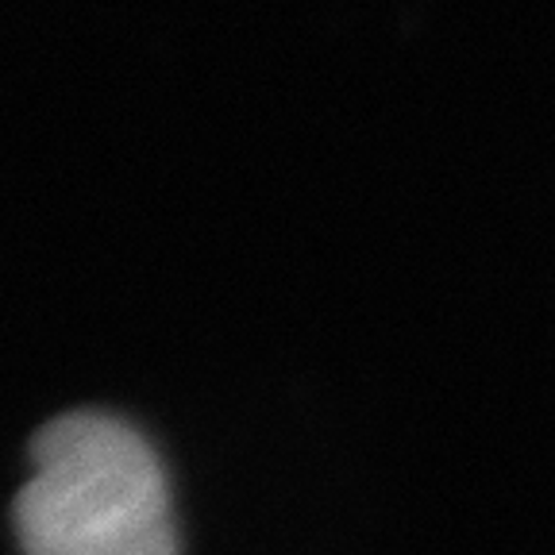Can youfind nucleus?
<instances>
[{
  "label": "nucleus",
  "mask_w": 555,
  "mask_h": 555,
  "mask_svg": "<svg viewBox=\"0 0 555 555\" xmlns=\"http://www.w3.org/2000/svg\"><path fill=\"white\" fill-rule=\"evenodd\" d=\"M24 555H178L155 451L104 413H66L31 443L16 498Z\"/></svg>",
  "instance_id": "nucleus-1"
}]
</instances>
